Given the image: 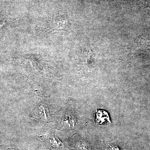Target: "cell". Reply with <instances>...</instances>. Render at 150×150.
<instances>
[{
  "label": "cell",
  "instance_id": "2",
  "mask_svg": "<svg viewBox=\"0 0 150 150\" xmlns=\"http://www.w3.org/2000/svg\"><path fill=\"white\" fill-rule=\"evenodd\" d=\"M46 141L51 147L55 149L63 150L64 148V146L62 142L57 138L56 135L54 134L48 136Z\"/></svg>",
  "mask_w": 150,
  "mask_h": 150
},
{
  "label": "cell",
  "instance_id": "1",
  "mask_svg": "<svg viewBox=\"0 0 150 150\" xmlns=\"http://www.w3.org/2000/svg\"><path fill=\"white\" fill-rule=\"evenodd\" d=\"M96 121L97 124L105 125L111 123L108 113L105 110H96Z\"/></svg>",
  "mask_w": 150,
  "mask_h": 150
},
{
  "label": "cell",
  "instance_id": "4",
  "mask_svg": "<svg viewBox=\"0 0 150 150\" xmlns=\"http://www.w3.org/2000/svg\"><path fill=\"white\" fill-rule=\"evenodd\" d=\"M110 150H120L118 148L116 147H111L110 148Z\"/></svg>",
  "mask_w": 150,
  "mask_h": 150
},
{
  "label": "cell",
  "instance_id": "3",
  "mask_svg": "<svg viewBox=\"0 0 150 150\" xmlns=\"http://www.w3.org/2000/svg\"><path fill=\"white\" fill-rule=\"evenodd\" d=\"M36 116L43 120H47L49 117V111H48L47 105L43 103L40 102L36 108Z\"/></svg>",
  "mask_w": 150,
  "mask_h": 150
}]
</instances>
